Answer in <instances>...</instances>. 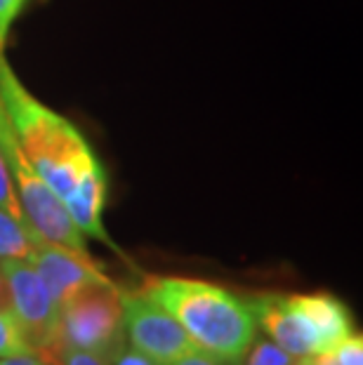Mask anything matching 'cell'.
Listing matches in <instances>:
<instances>
[{"label":"cell","mask_w":363,"mask_h":365,"mask_svg":"<svg viewBox=\"0 0 363 365\" xmlns=\"http://www.w3.org/2000/svg\"><path fill=\"white\" fill-rule=\"evenodd\" d=\"M0 104L31 165L64 203L81 177L95 168L99 158L64 115L31 97V92L12 73L3 50H0Z\"/></svg>","instance_id":"6da1fadb"},{"label":"cell","mask_w":363,"mask_h":365,"mask_svg":"<svg viewBox=\"0 0 363 365\" xmlns=\"http://www.w3.org/2000/svg\"><path fill=\"white\" fill-rule=\"evenodd\" d=\"M142 292L158 302L203 351L238 363L257 335L250 302L222 285L196 278H151Z\"/></svg>","instance_id":"7a4b0ae2"},{"label":"cell","mask_w":363,"mask_h":365,"mask_svg":"<svg viewBox=\"0 0 363 365\" xmlns=\"http://www.w3.org/2000/svg\"><path fill=\"white\" fill-rule=\"evenodd\" d=\"M0 153H3L5 165L14 180L12 184L21 210H24L29 224L36 229V234L45 243L61 245L78 255H90L85 250V236L76 229L61 198L43 182V177L36 173V168L26 158L3 104H0Z\"/></svg>","instance_id":"3957f363"},{"label":"cell","mask_w":363,"mask_h":365,"mask_svg":"<svg viewBox=\"0 0 363 365\" xmlns=\"http://www.w3.org/2000/svg\"><path fill=\"white\" fill-rule=\"evenodd\" d=\"M57 335L61 346L85 349L109 359L123 344L121 290L111 281L85 285L59 307Z\"/></svg>","instance_id":"277c9868"},{"label":"cell","mask_w":363,"mask_h":365,"mask_svg":"<svg viewBox=\"0 0 363 365\" xmlns=\"http://www.w3.org/2000/svg\"><path fill=\"white\" fill-rule=\"evenodd\" d=\"M0 269L10 287L17 328L29 351L36 354L45 365H59V309L52 302L48 287L43 285L41 276L36 274L34 264L26 259H5L0 262Z\"/></svg>","instance_id":"5b68a950"},{"label":"cell","mask_w":363,"mask_h":365,"mask_svg":"<svg viewBox=\"0 0 363 365\" xmlns=\"http://www.w3.org/2000/svg\"><path fill=\"white\" fill-rule=\"evenodd\" d=\"M123 335L137 351L160 365H173L196 344L187 330L146 292H121Z\"/></svg>","instance_id":"8992f818"},{"label":"cell","mask_w":363,"mask_h":365,"mask_svg":"<svg viewBox=\"0 0 363 365\" xmlns=\"http://www.w3.org/2000/svg\"><path fill=\"white\" fill-rule=\"evenodd\" d=\"M290 312L295 314L305 330V337L316 354H330L354 335V318L342 299L330 292H309V294H285Z\"/></svg>","instance_id":"52a82bcc"},{"label":"cell","mask_w":363,"mask_h":365,"mask_svg":"<svg viewBox=\"0 0 363 365\" xmlns=\"http://www.w3.org/2000/svg\"><path fill=\"white\" fill-rule=\"evenodd\" d=\"M29 262L34 264L36 274L41 276L43 285L48 287L50 297L55 302L57 309L64 307L85 285L109 281V278L102 274V269L92 262L90 255L71 252L61 245L43 243L41 247H36L34 257Z\"/></svg>","instance_id":"ba28073f"},{"label":"cell","mask_w":363,"mask_h":365,"mask_svg":"<svg viewBox=\"0 0 363 365\" xmlns=\"http://www.w3.org/2000/svg\"><path fill=\"white\" fill-rule=\"evenodd\" d=\"M106 193H109L106 170L102 163H97L95 168L88 170V173L81 177V182L76 184V189L68 193V198L64 200V207H66L68 217L73 220L76 229H78L85 238L99 240V243L109 245L116 252H121L104 229Z\"/></svg>","instance_id":"9c48e42d"},{"label":"cell","mask_w":363,"mask_h":365,"mask_svg":"<svg viewBox=\"0 0 363 365\" xmlns=\"http://www.w3.org/2000/svg\"><path fill=\"white\" fill-rule=\"evenodd\" d=\"M248 302L255 314V321L267 330V335L272 337L274 344H279L292 356H312L302 325H300L295 314L290 312L285 294H257V297H250Z\"/></svg>","instance_id":"30bf717a"},{"label":"cell","mask_w":363,"mask_h":365,"mask_svg":"<svg viewBox=\"0 0 363 365\" xmlns=\"http://www.w3.org/2000/svg\"><path fill=\"white\" fill-rule=\"evenodd\" d=\"M45 240L36 234L34 227L19 222L17 217L0 210V262L5 259H31L36 247H41Z\"/></svg>","instance_id":"8fae6325"},{"label":"cell","mask_w":363,"mask_h":365,"mask_svg":"<svg viewBox=\"0 0 363 365\" xmlns=\"http://www.w3.org/2000/svg\"><path fill=\"white\" fill-rule=\"evenodd\" d=\"M243 365H305L307 356H292L274 341H252Z\"/></svg>","instance_id":"7c38bea8"},{"label":"cell","mask_w":363,"mask_h":365,"mask_svg":"<svg viewBox=\"0 0 363 365\" xmlns=\"http://www.w3.org/2000/svg\"><path fill=\"white\" fill-rule=\"evenodd\" d=\"M0 210H5V212H10L12 217H17L19 222L29 224L24 210H21L19 198H17V191H14L10 170H7V165H5L3 153H0ZM29 227H31V224H29Z\"/></svg>","instance_id":"4fadbf2b"},{"label":"cell","mask_w":363,"mask_h":365,"mask_svg":"<svg viewBox=\"0 0 363 365\" xmlns=\"http://www.w3.org/2000/svg\"><path fill=\"white\" fill-rule=\"evenodd\" d=\"M14 354H31V351L24 344V339H21L17 321L7 316H0V359H3V356H14Z\"/></svg>","instance_id":"5bb4252c"},{"label":"cell","mask_w":363,"mask_h":365,"mask_svg":"<svg viewBox=\"0 0 363 365\" xmlns=\"http://www.w3.org/2000/svg\"><path fill=\"white\" fill-rule=\"evenodd\" d=\"M337 365H363V339L359 332L347 337L342 344L335 349Z\"/></svg>","instance_id":"9a60e30c"},{"label":"cell","mask_w":363,"mask_h":365,"mask_svg":"<svg viewBox=\"0 0 363 365\" xmlns=\"http://www.w3.org/2000/svg\"><path fill=\"white\" fill-rule=\"evenodd\" d=\"M26 3H29V0H0V50L5 48L10 26L14 24V19L21 14V10L26 7Z\"/></svg>","instance_id":"2e32d148"},{"label":"cell","mask_w":363,"mask_h":365,"mask_svg":"<svg viewBox=\"0 0 363 365\" xmlns=\"http://www.w3.org/2000/svg\"><path fill=\"white\" fill-rule=\"evenodd\" d=\"M59 365H109L104 356L95 351H85V349L61 346L59 351Z\"/></svg>","instance_id":"e0dca14e"},{"label":"cell","mask_w":363,"mask_h":365,"mask_svg":"<svg viewBox=\"0 0 363 365\" xmlns=\"http://www.w3.org/2000/svg\"><path fill=\"white\" fill-rule=\"evenodd\" d=\"M106 363H109V365H160L153 359H149L146 354L137 351V349H133V346L128 349L126 344H121L118 349H116Z\"/></svg>","instance_id":"ac0fdd59"},{"label":"cell","mask_w":363,"mask_h":365,"mask_svg":"<svg viewBox=\"0 0 363 365\" xmlns=\"http://www.w3.org/2000/svg\"><path fill=\"white\" fill-rule=\"evenodd\" d=\"M173 365H236V363H227V361L218 359V356H213V354L203 351V349L194 346L191 351L180 356V359H177Z\"/></svg>","instance_id":"d6986e66"},{"label":"cell","mask_w":363,"mask_h":365,"mask_svg":"<svg viewBox=\"0 0 363 365\" xmlns=\"http://www.w3.org/2000/svg\"><path fill=\"white\" fill-rule=\"evenodd\" d=\"M0 365H45L36 354H14V356H3Z\"/></svg>","instance_id":"ffe728a7"},{"label":"cell","mask_w":363,"mask_h":365,"mask_svg":"<svg viewBox=\"0 0 363 365\" xmlns=\"http://www.w3.org/2000/svg\"><path fill=\"white\" fill-rule=\"evenodd\" d=\"M305 365H307V361H305Z\"/></svg>","instance_id":"44dd1931"}]
</instances>
